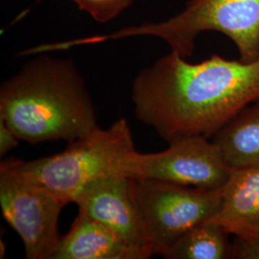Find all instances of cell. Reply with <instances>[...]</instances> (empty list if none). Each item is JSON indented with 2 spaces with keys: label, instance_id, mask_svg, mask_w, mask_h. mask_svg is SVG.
Listing matches in <instances>:
<instances>
[{
  "label": "cell",
  "instance_id": "5bb4252c",
  "mask_svg": "<svg viewBox=\"0 0 259 259\" xmlns=\"http://www.w3.org/2000/svg\"><path fill=\"white\" fill-rule=\"evenodd\" d=\"M232 258L259 259V232L249 237L237 238L232 244Z\"/></svg>",
  "mask_w": 259,
  "mask_h": 259
},
{
  "label": "cell",
  "instance_id": "52a82bcc",
  "mask_svg": "<svg viewBox=\"0 0 259 259\" xmlns=\"http://www.w3.org/2000/svg\"><path fill=\"white\" fill-rule=\"evenodd\" d=\"M157 153L137 152L130 176L206 190H222L232 169L213 141L204 137L177 139Z\"/></svg>",
  "mask_w": 259,
  "mask_h": 259
},
{
  "label": "cell",
  "instance_id": "9a60e30c",
  "mask_svg": "<svg viewBox=\"0 0 259 259\" xmlns=\"http://www.w3.org/2000/svg\"><path fill=\"white\" fill-rule=\"evenodd\" d=\"M19 138L10 129L9 126L0 119V155L5 156L19 144Z\"/></svg>",
  "mask_w": 259,
  "mask_h": 259
},
{
  "label": "cell",
  "instance_id": "277c9868",
  "mask_svg": "<svg viewBox=\"0 0 259 259\" xmlns=\"http://www.w3.org/2000/svg\"><path fill=\"white\" fill-rule=\"evenodd\" d=\"M207 31L229 37L239 60L259 59V0H188L182 12L160 22L129 26L106 35L69 40L70 47L96 45L124 37L152 36L164 40L183 58L192 55L197 37Z\"/></svg>",
  "mask_w": 259,
  "mask_h": 259
},
{
  "label": "cell",
  "instance_id": "5b68a950",
  "mask_svg": "<svg viewBox=\"0 0 259 259\" xmlns=\"http://www.w3.org/2000/svg\"><path fill=\"white\" fill-rule=\"evenodd\" d=\"M135 189L153 255L163 256L185 232L213 219L222 203V190L150 179H135Z\"/></svg>",
  "mask_w": 259,
  "mask_h": 259
},
{
  "label": "cell",
  "instance_id": "7a4b0ae2",
  "mask_svg": "<svg viewBox=\"0 0 259 259\" xmlns=\"http://www.w3.org/2000/svg\"><path fill=\"white\" fill-rule=\"evenodd\" d=\"M0 119L31 144L82 139L98 128L95 108L70 60L38 56L2 83Z\"/></svg>",
  "mask_w": 259,
  "mask_h": 259
},
{
  "label": "cell",
  "instance_id": "8fae6325",
  "mask_svg": "<svg viewBox=\"0 0 259 259\" xmlns=\"http://www.w3.org/2000/svg\"><path fill=\"white\" fill-rule=\"evenodd\" d=\"M212 138L231 169L259 167V99L237 113Z\"/></svg>",
  "mask_w": 259,
  "mask_h": 259
},
{
  "label": "cell",
  "instance_id": "8992f818",
  "mask_svg": "<svg viewBox=\"0 0 259 259\" xmlns=\"http://www.w3.org/2000/svg\"><path fill=\"white\" fill-rule=\"evenodd\" d=\"M65 204L47 187L22 176L6 161L1 163V210L23 242L26 258L54 259L62 239L59 218Z\"/></svg>",
  "mask_w": 259,
  "mask_h": 259
},
{
  "label": "cell",
  "instance_id": "6da1fadb",
  "mask_svg": "<svg viewBox=\"0 0 259 259\" xmlns=\"http://www.w3.org/2000/svg\"><path fill=\"white\" fill-rule=\"evenodd\" d=\"M259 99V59L245 63L214 54L189 63L174 51L142 69L134 80L137 118L170 143L211 138Z\"/></svg>",
  "mask_w": 259,
  "mask_h": 259
},
{
  "label": "cell",
  "instance_id": "4fadbf2b",
  "mask_svg": "<svg viewBox=\"0 0 259 259\" xmlns=\"http://www.w3.org/2000/svg\"><path fill=\"white\" fill-rule=\"evenodd\" d=\"M78 8L87 12L94 20L106 23L117 18L129 8L134 0H72Z\"/></svg>",
  "mask_w": 259,
  "mask_h": 259
},
{
  "label": "cell",
  "instance_id": "9c48e42d",
  "mask_svg": "<svg viewBox=\"0 0 259 259\" xmlns=\"http://www.w3.org/2000/svg\"><path fill=\"white\" fill-rule=\"evenodd\" d=\"M152 255L108 227L78 214L69 232L62 236L54 259H146Z\"/></svg>",
  "mask_w": 259,
  "mask_h": 259
},
{
  "label": "cell",
  "instance_id": "7c38bea8",
  "mask_svg": "<svg viewBox=\"0 0 259 259\" xmlns=\"http://www.w3.org/2000/svg\"><path fill=\"white\" fill-rule=\"evenodd\" d=\"M229 233L212 221L185 232L163 254L167 259L232 258Z\"/></svg>",
  "mask_w": 259,
  "mask_h": 259
},
{
  "label": "cell",
  "instance_id": "ba28073f",
  "mask_svg": "<svg viewBox=\"0 0 259 259\" xmlns=\"http://www.w3.org/2000/svg\"><path fill=\"white\" fill-rule=\"evenodd\" d=\"M74 204L80 215L108 227L130 244L151 251L134 178L114 176L98 180L83 189Z\"/></svg>",
  "mask_w": 259,
  "mask_h": 259
},
{
  "label": "cell",
  "instance_id": "30bf717a",
  "mask_svg": "<svg viewBox=\"0 0 259 259\" xmlns=\"http://www.w3.org/2000/svg\"><path fill=\"white\" fill-rule=\"evenodd\" d=\"M219 212L209 221L237 238L259 232V167L232 169Z\"/></svg>",
  "mask_w": 259,
  "mask_h": 259
},
{
  "label": "cell",
  "instance_id": "3957f363",
  "mask_svg": "<svg viewBox=\"0 0 259 259\" xmlns=\"http://www.w3.org/2000/svg\"><path fill=\"white\" fill-rule=\"evenodd\" d=\"M137 154L129 123L115 121L110 128H97L70 142L64 152L30 161L10 159L9 166L42 185L66 204L74 203L85 187L98 180L130 176Z\"/></svg>",
  "mask_w": 259,
  "mask_h": 259
}]
</instances>
